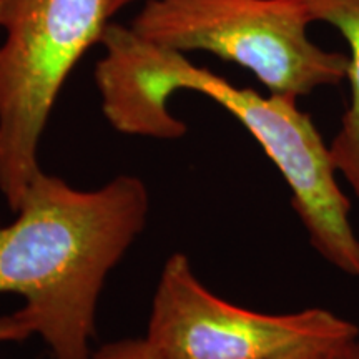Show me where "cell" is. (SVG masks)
I'll return each mask as SVG.
<instances>
[{"instance_id": "8", "label": "cell", "mask_w": 359, "mask_h": 359, "mask_svg": "<svg viewBox=\"0 0 359 359\" xmlns=\"http://www.w3.org/2000/svg\"><path fill=\"white\" fill-rule=\"evenodd\" d=\"M92 359H156L145 339H122L105 344Z\"/></svg>"}, {"instance_id": "3", "label": "cell", "mask_w": 359, "mask_h": 359, "mask_svg": "<svg viewBox=\"0 0 359 359\" xmlns=\"http://www.w3.org/2000/svg\"><path fill=\"white\" fill-rule=\"evenodd\" d=\"M296 0H145L132 29L173 50L233 62L275 95H309L348 79L349 57L309 39Z\"/></svg>"}, {"instance_id": "12", "label": "cell", "mask_w": 359, "mask_h": 359, "mask_svg": "<svg viewBox=\"0 0 359 359\" xmlns=\"http://www.w3.org/2000/svg\"><path fill=\"white\" fill-rule=\"evenodd\" d=\"M137 2V0H110V13L114 15L118 11H122L125 6H128V4H133ZM145 2V0H143Z\"/></svg>"}, {"instance_id": "5", "label": "cell", "mask_w": 359, "mask_h": 359, "mask_svg": "<svg viewBox=\"0 0 359 359\" xmlns=\"http://www.w3.org/2000/svg\"><path fill=\"white\" fill-rule=\"evenodd\" d=\"M187 90L228 110L275 163L291 191V205L309 243L336 269L359 276V238L349 222L351 201L341 190L330 147L294 98L259 95L193 64Z\"/></svg>"}, {"instance_id": "4", "label": "cell", "mask_w": 359, "mask_h": 359, "mask_svg": "<svg viewBox=\"0 0 359 359\" xmlns=\"http://www.w3.org/2000/svg\"><path fill=\"white\" fill-rule=\"evenodd\" d=\"M358 338L359 327L330 309L268 314L224 302L175 253L156 285L145 341L156 359H281Z\"/></svg>"}, {"instance_id": "7", "label": "cell", "mask_w": 359, "mask_h": 359, "mask_svg": "<svg viewBox=\"0 0 359 359\" xmlns=\"http://www.w3.org/2000/svg\"><path fill=\"white\" fill-rule=\"evenodd\" d=\"M309 22H326L343 34L349 45L348 80L351 102L341 120V128L330 147L338 173L359 196V0H296Z\"/></svg>"}, {"instance_id": "2", "label": "cell", "mask_w": 359, "mask_h": 359, "mask_svg": "<svg viewBox=\"0 0 359 359\" xmlns=\"http://www.w3.org/2000/svg\"><path fill=\"white\" fill-rule=\"evenodd\" d=\"M110 0H0V193L17 212L39 165L58 93L100 43Z\"/></svg>"}, {"instance_id": "11", "label": "cell", "mask_w": 359, "mask_h": 359, "mask_svg": "<svg viewBox=\"0 0 359 359\" xmlns=\"http://www.w3.org/2000/svg\"><path fill=\"white\" fill-rule=\"evenodd\" d=\"M323 353H326V351H304V353H298V354H291V356H286L281 359H318Z\"/></svg>"}, {"instance_id": "6", "label": "cell", "mask_w": 359, "mask_h": 359, "mask_svg": "<svg viewBox=\"0 0 359 359\" xmlns=\"http://www.w3.org/2000/svg\"><path fill=\"white\" fill-rule=\"evenodd\" d=\"M100 43L105 55L97 62L95 82L111 127L137 137L182 138L187 125L170 111V98L187 90L193 62L135 32L132 25L109 24Z\"/></svg>"}, {"instance_id": "9", "label": "cell", "mask_w": 359, "mask_h": 359, "mask_svg": "<svg viewBox=\"0 0 359 359\" xmlns=\"http://www.w3.org/2000/svg\"><path fill=\"white\" fill-rule=\"evenodd\" d=\"M27 338H29V334L25 333L20 323L15 320L13 313L0 316V343H6V341H22Z\"/></svg>"}, {"instance_id": "1", "label": "cell", "mask_w": 359, "mask_h": 359, "mask_svg": "<svg viewBox=\"0 0 359 359\" xmlns=\"http://www.w3.org/2000/svg\"><path fill=\"white\" fill-rule=\"evenodd\" d=\"M148 206L145 183L132 175L79 190L42 170L15 218L0 224V294L25 299L13 316L53 359H92L98 298L145 228Z\"/></svg>"}, {"instance_id": "10", "label": "cell", "mask_w": 359, "mask_h": 359, "mask_svg": "<svg viewBox=\"0 0 359 359\" xmlns=\"http://www.w3.org/2000/svg\"><path fill=\"white\" fill-rule=\"evenodd\" d=\"M318 359H359V338L327 349Z\"/></svg>"}]
</instances>
